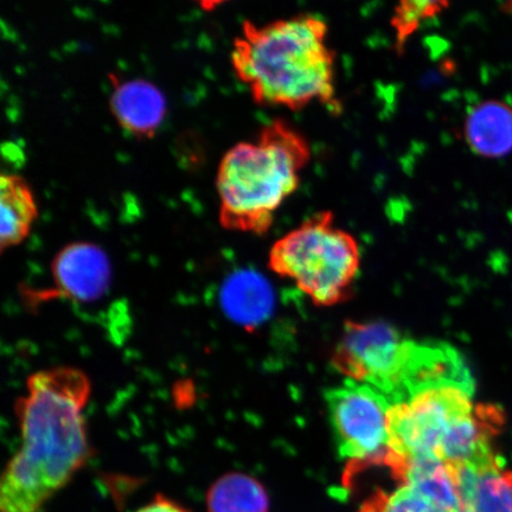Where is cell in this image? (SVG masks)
I'll use <instances>...</instances> for the list:
<instances>
[{
    "instance_id": "cell-1",
    "label": "cell",
    "mask_w": 512,
    "mask_h": 512,
    "mask_svg": "<svg viewBox=\"0 0 512 512\" xmlns=\"http://www.w3.org/2000/svg\"><path fill=\"white\" fill-rule=\"evenodd\" d=\"M92 383L85 371H36L15 403L21 447L0 482V512H43L91 459L85 409Z\"/></svg>"
},
{
    "instance_id": "cell-2",
    "label": "cell",
    "mask_w": 512,
    "mask_h": 512,
    "mask_svg": "<svg viewBox=\"0 0 512 512\" xmlns=\"http://www.w3.org/2000/svg\"><path fill=\"white\" fill-rule=\"evenodd\" d=\"M328 31L313 15L265 25L246 21L230 54L236 78L259 106L300 111L319 102L336 110V57Z\"/></svg>"
},
{
    "instance_id": "cell-3",
    "label": "cell",
    "mask_w": 512,
    "mask_h": 512,
    "mask_svg": "<svg viewBox=\"0 0 512 512\" xmlns=\"http://www.w3.org/2000/svg\"><path fill=\"white\" fill-rule=\"evenodd\" d=\"M310 160L304 134L284 120L262 127L255 142L234 145L217 170L221 226L232 232H268L275 211L298 189Z\"/></svg>"
},
{
    "instance_id": "cell-4",
    "label": "cell",
    "mask_w": 512,
    "mask_h": 512,
    "mask_svg": "<svg viewBox=\"0 0 512 512\" xmlns=\"http://www.w3.org/2000/svg\"><path fill=\"white\" fill-rule=\"evenodd\" d=\"M361 252L354 236L336 226L330 211L307 219L274 243L270 268L293 281L313 304L344 302L360 273Z\"/></svg>"
},
{
    "instance_id": "cell-5",
    "label": "cell",
    "mask_w": 512,
    "mask_h": 512,
    "mask_svg": "<svg viewBox=\"0 0 512 512\" xmlns=\"http://www.w3.org/2000/svg\"><path fill=\"white\" fill-rule=\"evenodd\" d=\"M419 342L382 322H348L332 356L347 380L368 384L387 396L398 392L412 368Z\"/></svg>"
},
{
    "instance_id": "cell-6",
    "label": "cell",
    "mask_w": 512,
    "mask_h": 512,
    "mask_svg": "<svg viewBox=\"0 0 512 512\" xmlns=\"http://www.w3.org/2000/svg\"><path fill=\"white\" fill-rule=\"evenodd\" d=\"M339 456L352 464H386L390 403L368 384L347 380L325 394Z\"/></svg>"
},
{
    "instance_id": "cell-7",
    "label": "cell",
    "mask_w": 512,
    "mask_h": 512,
    "mask_svg": "<svg viewBox=\"0 0 512 512\" xmlns=\"http://www.w3.org/2000/svg\"><path fill=\"white\" fill-rule=\"evenodd\" d=\"M57 294L78 303H93L110 290L112 267L104 249L86 241L69 243L51 264Z\"/></svg>"
},
{
    "instance_id": "cell-8",
    "label": "cell",
    "mask_w": 512,
    "mask_h": 512,
    "mask_svg": "<svg viewBox=\"0 0 512 512\" xmlns=\"http://www.w3.org/2000/svg\"><path fill=\"white\" fill-rule=\"evenodd\" d=\"M108 79L110 110L121 130L140 140L155 137L168 112L163 92L145 79H123L117 74Z\"/></svg>"
},
{
    "instance_id": "cell-9",
    "label": "cell",
    "mask_w": 512,
    "mask_h": 512,
    "mask_svg": "<svg viewBox=\"0 0 512 512\" xmlns=\"http://www.w3.org/2000/svg\"><path fill=\"white\" fill-rule=\"evenodd\" d=\"M465 142L476 155L498 159L512 152V107L486 100L472 107L464 125Z\"/></svg>"
},
{
    "instance_id": "cell-10",
    "label": "cell",
    "mask_w": 512,
    "mask_h": 512,
    "mask_svg": "<svg viewBox=\"0 0 512 512\" xmlns=\"http://www.w3.org/2000/svg\"><path fill=\"white\" fill-rule=\"evenodd\" d=\"M0 208V247L5 252L28 238L38 217L35 196L23 177L8 174L0 178Z\"/></svg>"
},
{
    "instance_id": "cell-11",
    "label": "cell",
    "mask_w": 512,
    "mask_h": 512,
    "mask_svg": "<svg viewBox=\"0 0 512 512\" xmlns=\"http://www.w3.org/2000/svg\"><path fill=\"white\" fill-rule=\"evenodd\" d=\"M221 303L230 318L240 324L261 322L272 307V293L258 274L240 272L222 287Z\"/></svg>"
},
{
    "instance_id": "cell-12",
    "label": "cell",
    "mask_w": 512,
    "mask_h": 512,
    "mask_svg": "<svg viewBox=\"0 0 512 512\" xmlns=\"http://www.w3.org/2000/svg\"><path fill=\"white\" fill-rule=\"evenodd\" d=\"M206 505L207 512H268L270 497L258 479L229 472L210 485Z\"/></svg>"
},
{
    "instance_id": "cell-13",
    "label": "cell",
    "mask_w": 512,
    "mask_h": 512,
    "mask_svg": "<svg viewBox=\"0 0 512 512\" xmlns=\"http://www.w3.org/2000/svg\"><path fill=\"white\" fill-rule=\"evenodd\" d=\"M401 480V479H400ZM360 512H459L446 507L425 490L401 480L392 491L380 490L363 503Z\"/></svg>"
},
{
    "instance_id": "cell-14",
    "label": "cell",
    "mask_w": 512,
    "mask_h": 512,
    "mask_svg": "<svg viewBox=\"0 0 512 512\" xmlns=\"http://www.w3.org/2000/svg\"><path fill=\"white\" fill-rule=\"evenodd\" d=\"M448 6L450 0H399L390 19L396 53L402 54L415 32L426 22L443 14Z\"/></svg>"
},
{
    "instance_id": "cell-15",
    "label": "cell",
    "mask_w": 512,
    "mask_h": 512,
    "mask_svg": "<svg viewBox=\"0 0 512 512\" xmlns=\"http://www.w3.org/2000/svg\"><path fill=\"white\" fill-rule=\"evenodd\" d=\"M136 512H191V510L174 498L157 494L149 503L143 505Z\"/></svg>"
},
{
    "instance_id": "cell-16",
    "label": "cell",
    "mask_w": 512,
    "mask_h": 512,
    "mask_svg": "<svg viewBox=\"0 0 512 512\" xmlns=\"http://www.w3.org/2000/svg\"><path fill=\"white\" fill-rule=\"evenodd\" d=\"M192 2H195L204 11H213L229 0H192Z\"/></svg>"
}]
</instances>
